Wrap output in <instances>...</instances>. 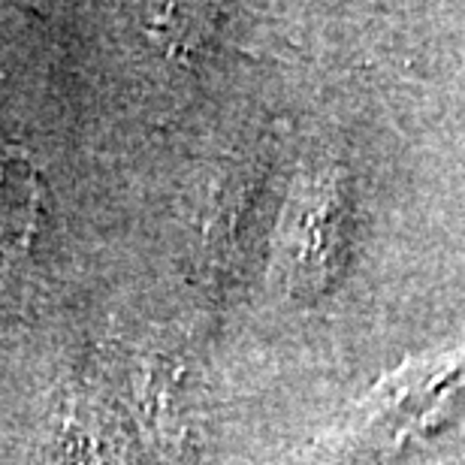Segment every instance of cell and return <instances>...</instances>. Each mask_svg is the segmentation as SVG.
<instances>
[{"mask_svg": "<svg viewBox=\"0 0 465 465\" xmlns=\"http://www.w3.org/2000/svg\"><path fill=\"white\" fill-rule=\"evenodd\" d=\"M49 188L40 166L25 148L0 152V251L22 257L45 227Z\"/></svg>", "mask_w": 465, "mask_h": 465, "instance_id": "1", "label": "cell"}]
</instances>
